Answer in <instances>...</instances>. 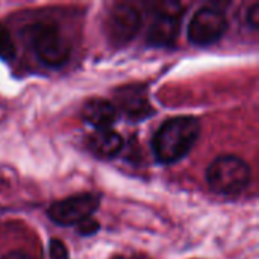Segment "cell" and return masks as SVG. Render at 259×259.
Masks as SVG:
<instances>
[{
    "mask_svg": "<svg viewBox=\"0 0 259 259\" xmlns=\"http://www.w3.org/2000/svg\"><path fill=\"white\" fill-rule=\"evenodd\" d=\"M200 134V123L194 117H175L167 120L152 141L153 155L161 164L181 161L194 146Z\"/></svg>",
    "mask_w": 259,
    "mask_h": 259,
    "instance_id": "1",
    "label": "cell"
},
{
    "mask_svg": "<svg viewBox=\"0 0 259 259\" xmlns=\"http://www.w3.org/2000/svg\"><path fill=\"white\" fill-rule=\"evenodd\" d=\"M208 187L219 196H238L250 182V167L235 155L219 156L206 170Z\"/></svg>",
    "mask_w": 259,
    "mask_h": 259,
    "instance_id": "2",
    "label": "cell"
},
{
    "mask_svg": "<svg viewBox=\"0 0 259 259\" xmlns=\"http://www.w3.org/2000/svg\"><path fill=\"white\" fill-rule=\"evenodd\" d=\"M27 38L33 53L44 65L59 68L68 62L70 44L55 23H35L27 29Z\"/></svg>",
    "mask_w": 259,
    "mask_h": 259,
    "instance_id": "3",
    "label": "cell"
},
{
    "mask_svg": "<svg viewBox=\"0 0 259 259\" xmlns=\"http://www.w3.org/2000/svg\"><path fill=\"white\" fill-rule=\"evenodd\" d=\"M99 205L100 197L97 194L83 193L53 202L49 208V217L59 226H73L90 219Z\"/></svg>",
    "mask_w": 259,
    "mask_h": 259,
    "instance_id": "4",
    "label": "cell"
},
{
    "mask_svg": "<svg viewBox=\"0 0 259 259\" xmlns=\"http://www.w3.org/2000/svg\"><path fill=\"white\" fill-rule=\"evenodd\" d=\"M228 29V20L225 14L214 8H200L188 24V39L194 46L206 47L217 42Z\"/></svg>",
    "mask_w": 259,
    "mask_h": 259,
    "instance_id": "5",
    "label": "cell"
},
{
    "mask_svg": "<svg viewBox=\"0 0 259 259\" xmlns=\"http://www.w3.org/2000/svg\"><path fill=\"white\" fill-rule=\"evenodd\" d=\"M141 21V12L135 6L129 3H117L108 14L106 33L114 44L123 46L138 33Z\"/></svg>",
    "mask_w": 259,
    "mask_h": 259,
    "instance_id": "6",
    "label": "cell"
},
{
    "mask_svg": "<svg viewBox=\"0 0 259 259\" xmlns=\"http://www.w3.org/2000/svg\"><path fill=\"white\" fill-rule=\"evenodd\" d=\"M175 6L171 11H159L149 29L147 42L153 47H171L181 32V12Z\"/></svg>",
    "mask_w": 259,
    "mask_h": 259,
    "instance_id": "7",
    "label": "cell"
},
{
    "mask_svg": "<svg viewBox=\"0 0 259 259\" xmlns=\"http://www.w3.org/2000/svg\"><path fill=\"white\" fill-rule=\"evenodd\" d=\"M121 111L132 120H144L153 114V108L147 100L143 87H124L117 96Z\"/></svg>",
    "mask_w": 259,
    "mask_h": 259,
    "instance_id": "8",
    "label": "cell"
},
{
    "mask_svg": "<svg viewBox=\"0 0 259 259\" xmlns=\"http://www.w3.org/2000/svg\"><path fill=\"white\" fill-rule=\"evenodd\" d=\"M82 118L97 131H106L117 120V108L109 100L91 99L82 108Z\"/></svg>",
    "mask_w": 259,
    "mask_h": 259,
    "instance_id": "9",
    "label": "cell"
},
{
    "mask_svg": "<svg viewBox=\"0 0 259 259\" xmlns=\"http://www.w3.org/2000/svg\"><path fill=\"white\" fill-rule=\"evenodd\" d=\"M88 149L93 155H96L100 159H111L115 158L121 149H123V138L120 134L106 129V131H97L94 135L88 140Z\"/></svg>",
    "mask_w": 259,
    "mask_h": 259,
    "instance_id": "10",
    "label": "cell"
},
{
    "mask_svg": "<svg viewBox=\"0 0 259 259\" xmlns=\"http://www.w3.org/2000/svg\"><path fill=\"white\" fill-rule=\"evenodd\" d=\"M15 53H17V47L14 44V39L8 27L0 24V59L12 61L15 58Z\"/></svg>",
    "mask_w": 259,
    "mask_h": 259,
    "instance_id": "11",
    "label": "cell"
},
{
    "mask_svg": "<svg viewBox=\"0 0 259 259\" xmlns=\"http://www.w3.org/2000/svg\"><path fill=\"white\" fill-rule=\"evenodd\" d=\"M49 255H50V259H70L68 250L61 240H52L50 241Z\"/></svg>",
    "mask_w": 259,
    "mask_h": 259,
    "instance_id": "12",
    "label": "cell"
},
{
    "mask_svg": "<svg viewBox=\"0 0 259 259\" xmlns=\"http://www.w3.org/2000/svg\"><path fill=\"white\" fill-rule=\"evenodd\" d=\"M99 231V223L93 219H87L82 223H79V232L82 235H93Z\"/></svg>",
    "mask_w": 259,
    "mask_h": 259,
    "instance_id": "13",
    "label": "cell"
},
{
    "mask_svg": "<svg viewBox=\"0 0 259 259\" xmlns=\"http://www.w3.org/2000/svg\"><path fill=\"white\" fill-rule=\"evenodd\" d=\"M247 23L250 24V27L258 29L259 27V5L253 3L250 6V9L247 11Z\"/></svg>",
    "mask_w": 259,
    "mask_h": 259,
    "instance_id": "14",
    "label": "cell"
},
{
    "mask_svg": "<svg viewBox=\"0 0 259 259\" xmlns=\"http://www.w3.org/2000/svg\"><path fill=\"white\" fill-rule=\"evenodd\" d=\"M2 259H35L30 253L27 252H23V250H14V252H9L6 253Z\"/></svg>",
    "mask_w": 259,
    "mask_h": 259,
    "instance_id": "15",
    "label": "cell"
},
{
    "mask_svg": "<svg viewBox=\"0 0 259 259\" xmlns=\"http://www.w3.org/2000/svg\"><path fill=\"white\" fill-rule=\"evenodd\" d=\"M131 259H149V258H146V256H143V255H135V256H132Z\"/></svg>",
    "mask_w": 259,
    "mask_h": 259,
    "instance_id": "16",
    "label": "cell"
}]
</instances>
